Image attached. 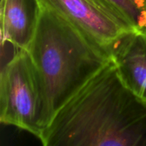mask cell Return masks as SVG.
<instances>
[{
    "label": "cell",
    "mask_w": 146,
    "mask_h": 146,
    "mask_svg": "<svg viewBox=\"0 0 146 146\" xmlns=\"http://www.w3.org/2000/svg\"><path fill=\"white\" fill-rule=\"evenodd\" d=\"M27 50L42 85L46 127L59 110L112 60L108 49L42 4Z\"/></svg>",
    "instance_id": "7a4b0ae2"
},
{
    "label": "cell",
    "mask_w": 146,
    "mask_h": 146,
    "mask_svg": "<svg viewBox=\"0 0 146 146\" xmlns=\"http://www.w3.org/2000/svg\"><path fill=\"white\" fill-rule=\"evenodd\" d=\"M40 12L38 0L1 1V38L18 50H27L34 36Z\"/></svg>",
    "instance_id": "8992f818"
},
{
    "label": "cell",
    "mask_w": 146,
    "mask_h": 146,
    "mask_svg": "<svg viewBox=\"0 0 146 146\" xmlns=\"http://www.w3.org/2000/svg\"><path fill=\"white\" fill-rule=\"evenodd\" d=\"M0 121L38 138L46 127L42 85L27 50H18L2 68Z\"/></svg>",
    "instance_id": "3957f363"
},
{
    "label": "cell",
    "mask_w": 146,
    "mask_h": 146,
    "mask_svg": "<svg viewBox=\"0 0 146 146\" xmlns=\"http://www.w3.org/2000/svg\"><path fill=\"white\" fill-rule=\"evenodd\" d=\"M110 50L123 33L132 30L98 0H38Z\"/></svg>",
    "instance_id": "277c9868"
},
{
    "label": "cell",
    "mask_w": 146,
    "mask_h": 146,
    "mask_svg": "<svg viewBox=\"0 0 146 146\" xmlns=\"http://www.w3.org/2000/svg\"><path fill=\"white\" fill-rule=\"evenodd\" d=\"M111 58L125 85L146 101V33L130 30L110 46Z\"/></svg>",
    "instance_id": "5b68a950"
},
{
    "label": "cell",
    "mask_w": 146,
    "mask_h": 146,
    "mask_svg": "<svg viewBox=\"0 0 146 146\" xmlns=\"http://www.w3.org/2000/svg\"><path fill=\"white\" fill-rule=\"evenodd\" d=\"M38 139L45 146H146V101L125 85L111 60Z\"/></svg>",
    "instance_id": "6da1fadb"
},
{
    "label": "cell",
    "mask_w": 146,
    "mask_h": 146,
    "mask_svg": "<svg viewBox=\"0 0 146 146\" xmlns=\"http://www.w3.org/2000/svg\"><path fill=\"white\" fill-rule=\"evenodd\" d=\"M132 30L146 33V0H98Z\"/></svg>",
    "instance_id": "52a82bcc"
}]
</instances>
